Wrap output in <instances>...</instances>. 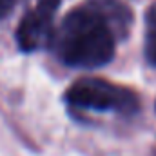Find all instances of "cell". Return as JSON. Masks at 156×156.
I'll list each match as a JSON object with an SVG mask.
<instances>
[{"instance_id":"obj_3","label":"cell","mask_w":156,"mask_h":156,"mask_svg":"<svg viewBox=\"0 0 156 156\" xmlns=\"http://www.w3.org/2000/svg\"><path fill=\"white\" fill-rule=\"evenodd\" d=\"M62 0H38L33 9H29L18 24L16 42L24 53H33L51 42L53 20Z\"/></svg>"},{"instance_id":"obj_2","label":"cell","mask_w":156,"mask_h":156,"mask_svg":"<svg viewBox=\"0 0 156 156\" xmlns=\"http://www.w3.org/2000/svg\"><path fill=\"white\" fill-rule=\"evenodd\" d=\"M66 102L73 111L113 113L131 116L140 109L138 94L104 78H80L66 91Z\"/></svg>"},{"instance_id":"obj_6","label":"cell","mask_w":156,"mask_h":156,"mask_svg":"<svg viewBox=\"0 0 156 156\" xmlns=\"http://www.w3.org/2000/svg\"><path fill=\"white\" fill-rule=\"evenodd\" d=\"M154 156H156V153H154Z\"/></svg>"},{"instance_id":"obj_1","label":"cell","mask_w":156,"mask_h":156,"mask_svg":"<svg viewBox=\"0 0 156 156\" xmlns=\"http://www.w3.org/2000/svg\"><path fill=\"white\" fill-rule=\"evenodd\" d=\"M125 16L127 11L118 4H93L71 9L51 37L58 60L78 69L105 66L116 49L115 31Z\"/></svg>"},{"instance_id":"obj_4","label":"cell","mask_w":156,"mask_h":156,"mask_svg":"<svg viewBox=\"0 0 156 156\" xmlns=\"http://www.w3.org/2000/svg\"><path fill=\"white\" fill-rule=\"evenodd\" d=\"M145 58L151 66H156V2L145 15Z\"/></svg>"},{"instance_id":"obj_5","label":"cell","mask_w":156,"mask_h":156,"mask_svg":"<svg viewBox=\"0 0 156 156\" xmlns=\"http://www.w3.org/2000/svg\"><path fill=\"white\" fill-rule=\"evenodd\" d=\"M16 2L18 0H0V18L7 16L13 11V7L16 5Z\"/></svg>"}]
</instances>
